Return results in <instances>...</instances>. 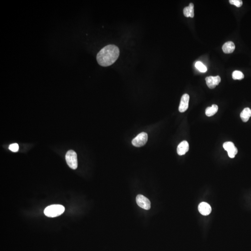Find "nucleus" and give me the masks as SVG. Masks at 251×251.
Instances as JSON below:
<instances>
[{"mask_svg":"<svg viewBox=\"0 0 251 251\" xmlns=\"http://www.w3.org/2000/svg\"><path fill=\"white\" fill-rule=\"evenodd\" d=\"M119 48L114 45L105 46L99 52L96 60L98 64L102 67H108L114 64L118 58Z\"/></svg>","mask_w":251,"mask_h":251,"instance_id":"nucleus-1","label":"nucleus"},{"mask_svg":"<svg viewBox=\"0 0 251 251\" xmlns=\"http://www.w3.org/2000/svg\"><path fill=\"white\" fill-rule=\"evenodd\" d=\"M65 211V207L61 205H50L44 210V213L46 216L53 218L62 215Z\"/></svg>","mask_w":251,"mask_h":251,"instance_id":"nucleus-2","label":"nucleus"},{"mask_svg":"<svg viewBox=\"0 0 251 251\" xmlns=\"http://www.w3.org/2000/svg\"><path fill=\"white\" fill-rule=\"evenodd\" d=\"M65 158L67 164L71 169L75 170L77 168V157L75 151L72 150L68 151L66 154Z\"/></svg>","mask_w":251,"mask_h":251,"instance_id":"nucleus-3","label":"nucleus"},{"mask_svg":"<svg viewBox=\"0 0 251 251\" xmlns=\"http://www.w3.org/2000/svg\"><path fill=\"white\" fill-rule=\"evenodd\" d=\"M148 140V134L145 132H142L134 138L132 140V143L133 145L136 147H141L146 144Z\"/></svg>","mask_w":251,"mask_h":251,"instance_id":"nucleus-4","label":"nucleus"},{"mask_svg":"<svg viewBox=\"0 0 251 251\" xmlns=\"http://www.w3.org/2000/svg\"><path fill=\"white\" fill-rule=\"evenodd\" d=\"M136 201L137 205L141 208L147 210L150 209V201L144 196L141 195H138L136 196Z\"/></svg>","mask_w":251,"mask_h":251,"instance_id":"nucleus-5","label":"nucleus"},{"mask_svg":"<svg viewBox=\"0 0 251 251\" xmlns=\"http://www.w3.org/2000/svg\"><path fill=\"white\" fill-rule=\"evenodd\" d=\"M205 79L206 81V85L211 89L215 88L216 86L219 85L221 82V78L219 75L216 76H210L207 77Z\"/></svg>","mask_w":251,"mask_h":251,"instance_id":"nucleus-6","label":"nucleus"},{"mask_svg":"<svg viewBox=\"0 0 251 251\" xmlns=\"http://www.w3.org/2000/svg\"><path fill=\"white\" fill-rule=\"evenodd\" d=\"M189 98V95L188 94H186L182 95L179 108V110L180 112H185L188 109Z\"/></svg>","mask_w":251,"mask_h":251,"instance_id":"nucleus-7","label":"nucleus"},{"mask_svg":"<svg viewBox=\"0 0 251 251\" xmlns=\"http://www.w3.org/2000/svg\"><path fill=\"white\" fill-rule=\"evenodd\" d=\"M199 212L204 216L208 215L212 211L210 205L206 202H201L198 206Z\"/></svg>","mask_w":251,"mask_h":251,"instance_id":"nucleus-8","label":"nucleus"},{"mask_svg":"<svg viewBox=\"0 0 251 251\" xmlns=\"http://www.w3.org/2000/svg\"><path fill=\"white\" fill-rule=\"evenodd\" d=\"M189 146L187 141L186 140L182 141L179 144L177 149V152L179 155H183L188 152Z\"/></svg>","mask_w":251,"mask_h":251,"instance_id":"nucleus-9","label":"nucleus"},{"mask_svg":"<svg viewBox=\"0 0 251 251\" xmlns=\"http://www.w3.org/2000/svg\"><path fill=\"white\" fill-rule=\"evenodd\" d=\"M235 48L234 43L232 42H226L222 46V50L225 53H232Z\"/></svg>","mask_w":251,"mask_h":251,"instance_id":"nucleus-10","label":"nucleus"},{"mask_svg":"<svg viewBox=\"0 0 251 251\" xmlns=\"http://www.w3.org/2000/svg\"><path fill=\"white\" fill-rule=\"evenodd\" d=\"M194 5L193 3H190L188 7H185L183 10L184 16L186 17H190L193 18L194 17Z\"/></svg>","mask_w":251,"mask_h":251,"instance_id":"nucleus-11","label":"nucleus"},{"mask_svg":"<svg viewBox=\"0 0 251 251\" xmlns=\"http://www.w3.org/2000/svg\"><path fill=\"white\" fill-rule=\"evenodd\" d=\"M251 117V110L249 108H246L242 111L241 114V117L242 120L244 123H246L249 120Z\"/></svg>","mask_w":251,"mask_h":251,"instance_id":"nucleus-12","label":"nucleus"},{"mask_svg":"<svg viewBox=\"0 0 251 251\" xmlns=\"http://www.w3.org/2000/svg\"><path fill=\"white\" fill-rule=\"evenodd\" d=\"M218 110V107L215 104L212 105L211 107H208L206 109V114L208 117L215 115Z\"/></svg>","mask_w":251,"mask_h":251,"instance_id":"nucleus-13","label":"nucleus"},{"mask_svg":"<svg viewBox=\"0 0 251 251\" xmlns=\"http://www.w3.org/2000/svg\"><path fill=\"white\" fill-rule=\"evenodd\" d=\"M232 77L233 79L241 80L244 78V75L241 71L235 70L232 73Z\"/></svg>","mask_w":251,"mask_h":251,"instance_id":"nucleus-14","label":"nucleus"},{"mask_svg":"<svg viewBox=\"0 0 251 251\" xmlns=\"http://www.w3.org/2000/svg\"><path fill=\"white\" fill-rule=\"evenodd\" d=\"M195 67L201 72L205 73L207 71V68L201 62H197L195 63Z\"/></svg>","mask_w":251,"mask_h":251,"instance_id":"nucleus-15","label":"nucleus"},{"mask_svg":"<svg viewBox=\"0 0 251 251\" xmlns=\"http://www.w3.org/2000/svg\"><path fill=\"white\" fill-rule=\"evenodd\" d=\"M223 146L224 149L227 152H228L229 150L234 148L235 146H234L233 142H231V141H228V142H225L223 144Z\"/></svg>","mask_w":251,"mask_h":251,"instance_id":"nucleus-16","label":"nucleus"},{"mask_svg":"<svg viewBox=\"0 0 251 251\" xmlns=\"http://www.w3.org/2000/svg\"><path fill=\"white\" fill-rule=\"evenodd\" d=\"M227 153H228V156H229L230 158H234L236 154L238 153L237 149L235 146L233 149H232L228 151Z\"/></svg>","mask_w":251,"mask_h":251,"instance_id":"nucleus-17","label":"nucleus"},{"mask_svg":"<svg viewBox=\"0 0 251 251\" xmlns=\"http://www.w3.org/2000/svg\"><path fill=\"white\" fill-rule=\"evenodd\" d=\"M230 4L235 5L237 7H241L243 4V2L241 0H230Z\"/></svg>","mask_w":251,"mask_h":251,"instance_id":"nucleus-18","label":"nucleus"},{"mask_svg":"<svg viewBox=\"0 0 251 251\" xmlns=\"http://www.w3.org/2000/svg\"><path fill=\"white\" fill-rule=\"evenodd\" d=\"M9 149L12 152H17L19 150V145L17 143L12 144L9 146Z\"/></svg>","mask_w":251,"mask_h":251,"instance_id":"nucleus-19","label":"nucleus"}]
</instances>
